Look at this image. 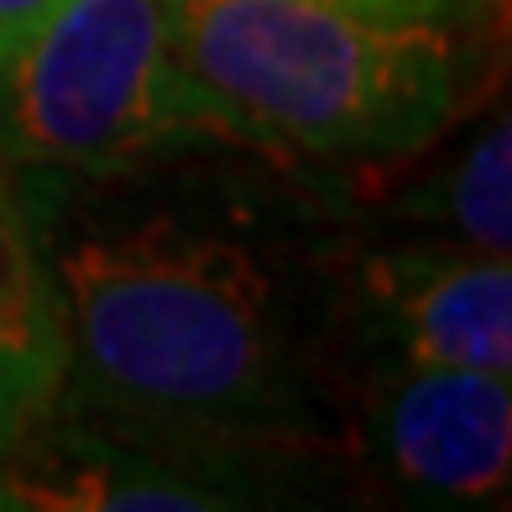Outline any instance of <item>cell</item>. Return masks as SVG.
<instances>
[{
	"instance_id": "cell-1",
	"label": "cell",
	"mask_w": 512,
	"mask_h": 512,
	"mask_svg": "<svg viewBox=\"0 0 512 512\" xmlns=\"http://www.w3.org/2000/svg\"><path fill=\"white\" fill-rule=\"evenodd\" d=\"M63 314L58 418L251 460L304 424L272 277L225 236L152 220L53 256Z\"/></svg>"
},
{
	"instance_id": "cell-2",
	"label": "cell",
	"mask_w": 512,
	"mask_h": 512,
	"mask_svg": "<svg viewBox=\"0 0 512 512\" xmlns=\"http://www.w3.org/2000/svg\"><path fill=\"white\" fill-rule=\"evenodd\" d=\"M215 136L304 157H408L450 126L460 48L434 11L377 0H168Z\"/></svg>"
},
{
	"instance_id": "cell-3",
	"label": "cell",
	"mask_w": 512,
	"mask_h": 512,
	"mask_svg": "<svg viewBox=\"0 0 512 512\" xmlns=\"http://www.w3.org/2000/svg\"><path fill=\"white\" fill-rule=\"evenodd\" d=\"M215 136L183 79L168 0H63L0 63V142L32 168L115 173Z\"/></svg>"
},
{
	"instance_id": "cell-4",
	"label": "cell",
	"mask_w": 512,
	"mask_h": 512,
	"mask_svg": "<svg viewBox=\"0 0 512 512\" xmlns=\"http://www.w3.org/2000/svg\"><path fill=\"white\" fill-rule=\"evenodd\" d=\"M262 476L251 460L89 429L48 413L6 465L0 507L37 512H136V507H241Z\"/></svg>"
},
{
	"instance_id": "cell-5",
	"label": "cell",
	"mask_w": 512,
	"mask_h": 512,
	"mask_svg": "<svg viewBox=\"0 0 512 512\" xmlns=\"http://www.w3.org/2000/svg\"><path fill=\"white\" fill-rule=\"evenodd\" d=\"M371 460L418 502H502L512 476L507 377L465 366H403L371 403Z\"/></svg>"
},
{
	"instance_id": "cell-6",
	"label": "cell",
	"mask_w": 512,
	"mask_h": 512,
	"mask_svg": "<svg viewBox=\"0 0 512 512\" xmlns=\"http://www.w3.org/2000/svg\"><path fill=\"white\" fill-rule=\"evenodd\" d=\"M377 335L398 366L512 371V267L497 251L408 246L382 251L361 272Z\"/></svg>"
},
{
	"instance_id": "cell-7",
	"label": "cell",
	"mask_w": 512,
	"mask_h": 512,
	"mask_svg": "<svg viewBox=\"0 0 512 512\" xmlns=\"http://www.w3.org/2000/svg\"><path fill=\"white\" fill-rule=\"evenodd\" d=\"M63 387V314L16 189L0 173V465L53 413Z\"/></svg>"
},
{
	"instance_id": "cell-8",
	"label": "cell",
	"mask_w": 512,
	"mask_h": 512,
	"mask_svg": "<svg viewBox=\"0 0 512 512\" xmlns=\"http://www.w3.org/2000/svg\"><path fill=\"white\" fill-rule=\"evenodd\" d=\"M408 215L434 220L460 236L471 251H512V126L497 115L492 126L455 157L424 194L408 199Z\"/></svg>"
},
{
	"instance_id": "cell-9",
	"label": "cell",
	"mask_w": 512,
	"mask_h": 512,
	"mask_svg": "<svg viewBox=\"0 0 512 512\" xmlns=\"http://www.w3.org/2000/svg\"><path fill=\"white\" fill-rule=\"evenodd\" d=\"M58 6L63 0H0V63H6Z\"/></svg>"
},
{
	"instance_id": "cell-10",
	"label": "cell",
	"mask_w": 512,
	"mask_h": 512,
	"mask_svg": "<svg viewBox=\"0 0 512 512\" xmlns=\"http://www.w3.org/2000/svg\"><path fill=\"white\" fill-rule=\"evenodd\" d=\"M377 6H413V11H439V0H377Z\"/></svg>"
}]
</instances>
